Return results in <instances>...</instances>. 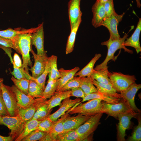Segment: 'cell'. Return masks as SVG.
<instances>
[{"label":"cell","mask_w":141,"mask_h":141,"mask_svg":"<svg viewBox=\"0 0 141 141\" xmlns=\"http://www.w3.org/2000/svg\"><path fill=\"white\" fill-rule=\"evenodd\" d=\"M80 79L79 87L84 91L86 95L98 91L91 81L90 76L81 77Z\"/></svg>","instance_id":"d6a6232c"},{"label":"cell","mask_w":141,"mask_h":141,"mask_svg":"<svg viewBox=\"0 0 141 141\" xmlns=\"http://www.w3.org/2000/svg\"><path fill=\"white\" fill-rule=\"evenodd\" d=\"M70 93L71 90L55 92L49 100H47L49 109L51 110L53 108L60 105L62 100L71 97Z\"/></svg>","instance_id":"cb8c5ba5"},{"label":"cell","mask_w":141,"mask_h":141,"mask_svg":"<svg viewBox=\"0 0 141 141\" xmlns=\"http://www.w3.org/2000/svg\"><path fill=\"white\" fill-rule=\"evenodd\" d=\"M91 9L93 14L91 21L92 25L95 28L101 26L102 22L106 17L103 4L96 1Z\"/></svg>","instance_id":"ac0fdd59"},{"label":"cell","mask_w":141,"mask_h":141,"mask_svg":"<svg viewBox=\"0 0 141 141\" xmlns=\"http://www.w3.org/2000/svg\"><path fill=\"white\" fill-rule=\"evenodd\" d=\"M3 79L2 78H0V91L1 90L2 87L3 85Z\"/></svg>","instance_id":"f907efd6"},{"label":"cell","mask_w":141,"mask_h":141,"mask_svg":"<svg viewBox=\"0 0 141 141\" xmlns=\"http://www.w3.org/2000/svg\"><path fill=\"white\" fill-rule=\"evenodd\" d=\"M101 56L100 54H96L89 63L81 70L77 72L74 77L78 76L81 77L90 76L94 70L93 67L95 64Z\"/></svg>","instance_id":"f1b7e54d"},{"label":"cell","mask_w":141,"mask_h":141,"mask_svg":"<svg viewBox=\"0 0 141 141\" xmlns=\"http://www.w3.org/2000/svg\"><path fill=\"white\" fill-rule=\"evenodd\" d=\"M58 85V79L56 80H48L43 92L42 98L45 99L50 98L56 92Z\"/></svg>","instance_id":"e575fe53"},{"label":"cell","mask_w":141,"mask_h":141,"mask_svg":"<svg viewBox=\"0 0 141 141\" xmlns=\"http://www.w3.org/2000/svg\"><path fill=\"white\" fill-rule=\"evenodd\" d=\"M45 100L42 97L37 98L36 101L28 107L20 108L18 115L23 122L26 123L32 119L39 105Z\"/></svg>","instance_id":"d6986e66"},{"label":"cell","mask_w":141,"mask_h":141,"mask_svg":"<svg viewBox=\"0 0 141 141\" xmlns=\"http://www.w3.org/2000/svg\"><path fill=\"white\" fill-rule=\"evenodd\" d=\"M124 13L118 15L115 12L109 17H105L101 24V26L106 27L110 33L109 38L112 40L118 39L120 38L118 30V26L125 14Z\"/></svg>","instance_id":"9c48e42d"},{"label":"cell","mask_w":141,"mask_h":141,"mask_svg":"<svg viewBox=\"0 0 141 141\" xmlns=\"http://www.w3.org/2000/svg\"><path fill=\"white\" fill-rule=\"evenodd\" d=\"M55 121H52L48 117L41 121L38 124L36 130L47 133L51 131Z\"/></svg>","instance_id":"60d3db41"},{"label":"cell","mask_w":141,"mask_h":141,"mask_svg":"<svg viewBox=\"0 0 141 141\" xmlns=\"http://www.w3.org/2000/svg\"><path fill=\"white\" fill-rule=\"evenodd\" d=\"M128 36V34L125 33L122 37H120L119 39L112 40L109 38L107 40L102 42L101 43L102 45H105L107 47V54L104 61L100 64L97 65L94 69L97 70L102 69L108 68L107 65L108 62L111 60L115 61L114 54L118 49H122L125 52L131 54H133V51L126 48L124 45V43Z\"/></svg>","instance_id":"6da1fadb"},{"label":"cell","mask_w":141,"mask_h":141,"mask_svg":"<svg viewBox=\"0 0 141 141\" xmlns=\"http://www.w3.org/2000/svg\"><path fill=\"white\" fill-rule=\"evenodd\" d=\"M47 100H45L40 104L32 119L41 121L50 114L52 109H49Z\"/></svg>","instance_id":"83f0119b"},{"label":"cell","mask_w":141,"mask_h":141,"mask_svg":"<svg viewBox=\"0 0 141 141\" xmlns=\"http://www.w3.org/2000/svg\"><path fill=\"white\" fill-rule=\"evenodd\" d=\"M81 16L82 15L80 16L74 26L70 30V32L68 38L66 48V54L71 53L74 50L76 34L82 21Z\"/></svg>","instance_id":"4316f807"},{"label":"cell","mask_w":141,"mask_h":141,"mask_svg":"<svg viewBox=\"0 0 141 141\" xmlns=\"http://www.w3.org/2000/svg\"><path fill=\"white\" fill-rule=\"evenodd\" d=\"M103 4L105 11L106 17H109L113 13L115 12L113 0H108Z\"/></svg>","instance_id":"f6af8a7d"},{"label":"cell","mask_w":141,"mask_h":141,"mask_svg":"<svg viewBox=\"0 0 141 141\" xmlns=\"http://www.w3.org/2000/svg\"><path fill=\"white\" fill-rule=\"evenodd\" d=\"M44 91L33 80H30L28 95L34 98L42 97Z\"/></svg>","instance_id":"8d00e7d4"},{"label":"cell","mask_w":141,"mask_h":141,"mask_svg":"<svg viewBox=\"0 0 141 141\" xmlns=\"http://www.w3.org/2000/svg\"><path fill=\"white\" fill-rule=\"evenodd\" d=\"M16 95L17 103L20 108H26L30 106L36 101L37 98H34L21 92L14 85L11 87Z\"/></svg>","instance_id":"ffe728a7"},{"label":"cell","mask_w":141,"mask_h":141,"mask_svg":"<svg viewBox=\"0 0 141 141\" xmlns=\"http://www.w3.org/2000/svg\"><path fill=\"white\" fill-rule=\"evenodd\" d=\"M138 115L129 113L121 114L118 116L119 122L116 125L117 141L125 140L126 131L130 127L131 119L136 118Z\"/></svg>","instance_id":"30bf717a"},{"label":"cell","mask_w":141,"mask_h":141,"mask_svg":"<svg viewBox=\"0 0 141 141\" xmlns=\"http://www.w3.org/2000/svg\"><path fill=\"white\" fill-rule=\"evenodd\" d=\"M37 28V27L29 29H23L22 30H20V28L14 30L9 28L5 30L0 31V36L13 40L19 34L32 33L36 31Z\"/></svg>","instance_id":"d4e9b609"},{"label":"cell","mask_w":141,"mask_h":141,"mask_svg":"<svg viewBox=\"0 0 141 141\" xmlns=\"http://www.w3.org/2000/svg\"><path fill=\"white\" fill-rule=\"evenodd\" d=\"M71 96L84 98L86 95L83 90L80 87H78L71 90Z\"/></svg>","instance_id":"bcb514c9"},{"label":"cell","mask_w":141,"mask_h":141,"mask_svg":"<svg viewBox=\"0 0 141 141\" xmlns=\"http://www.w3.org/2000/svg\"><path fill=\"white\" fill-rule=\"evenodd\" d=\"M103 114L98 113L91 115L84 123L76 129V131L80 136L82 141L93 133L100 124V120Z\"/></svg>","instance_id":"ba28073f"},{"label":"cell","mask_w":141,"mask_h":141,"mask_svg":"<svg viewBox=\"0 0 141 141\" xmlns=\"http://www.w3.org/2000/svg\"><path fill=\"white\" fill-rule=\"evenodd\" d=\"M138 119V124L134 128L131 135L127 139L128 141H140L141 140V120L140 117Z\"/></svg>","instance_id":"7bdbcfd3"},{"label":"cell","mask_w":141,"mask_h":141,"mask_svg":"<svg viewBox=\"0 0 141 141\" xmlns=\"http://www.w3.org/2000/svg\"><path fill=\"white\" fill-rule=\"evenodd\" d=\"M129 113L139 114L134 112L126 102L121 98L119 102L115 104L109 103L102 101L101 109L98 113H105L108 116L117 119L119 115Z\"/></svg>","instance_id":"3957f363"},{"label":"cell","mask_w":141,"mask_h":141,"mask_svg":"<svg viewBox=\"0 0 141 141\" xmlns=\"http://www.w3.org/2000/svg\"><path fill=\"white\" fill-rule=\"evenodd\" d=\"M91 80L98 91L109 96L120 99L122 98L120 93H118L111 84L101 83L91 77Z\"/></svg>","instance_id":"603a6c76"},{"label":"cell","mask_w":141,"mask_h":141,"mask_svg":"<svg viewBox=\"0 0 141 141\" xmlns=\"http://www.w3.org/2000/svg\"><path fill=\"white\" fill-rule=\"evenodd\" d=\"M108 0H97L96 1L99 2L100 3L103 4L107 1Z\"/></svg>","instance_id":"f5cc1de1"},{"label":"cell","mask_w":141,"mask_h":141,"mask_svg":"<svg viewBox=\"0 0 141 141\" xmlns=\"http://www.w3.org/2000/svg\"><path fill=\"white\" fill-rule=\"evenodd\" d=\"M37 130H36L29 134L22 139L21 141H40L47 133Z\"/></svg>","instance_id":"ab89813d"},{"label":"cell","mask_w":141,"mask_h":141,"mask_svg":"<svg viewBox=\"0 0 141 141\" xmlns=\"http://www.w3.org/2000/svg\"><path fill=\"white\" fill-rule=\"evenodd\" d=\"M26 123L17 115L14 116L0 115V125H4L10 130L9 135L15 140L20 134Z\"/></svg>","instance_id":"8992f818"},{"label":"cell","mask_w":141,"mask_h":141,"mask_svg":"<svg viewBox=\"0 0 141 141\" xmlns=\"http://www.w3.org/2000/svg\"><path fill=\"white\" fill-rule=\"evenodd\" d=\"M81 100L80 98L72 99L70 97L64 99L59 108L53 113L50 114L48 117L52 121L56 120L76 104H79Z\"/></svg>","instance_id":"5bb4252c"},{"label":"cell","mask_w":141,"mask_h":141,"mask_svg":"<svg viewBox=\"0 0 141 141\" xmlns=\"http://www.w3.org/2000/svg\"><path fill=\"white\" fill-rule=\"evenodd\" d=\"M69 115L66 113L59 119L55 121L50 131L47 133L40 141H56L57 135L64 131L63 122Z\"/></svg>","instance_id":"9a60e30c"},{"label":"cell","mask_w":141,"mask_h":141,"mask_svg":"<svg viewBox=\"0 0 141 141\" xmlns=\"http://www.w3.org/2000/svg\"><path fill=\"white\" fill-rule=\"evenodd\" d=\"M32 33L19 34L13 40L19 53L22 55L23 60L22 66L29 73L28 66H32L30 52L32 48L31 37Z\"/></svg>","instance_id":"7a4b0ae2"},{"label":"cell","mask_w":141,"mask_h":141,"mask_svg":"<svg viewBox=\"0 0 141 141\" xmlns=\"http://www.w3.org/2000/svg\"><path fill=\"white\" fill-rule=\"evenodd\" d=\"M108 68H103L97 70L94 69L90 77L99 83L107 84H111L108 76L109 72Z\"/></svg>","instance_id":"4dcf8cb0"},{"label":"cell","mask_w":141,"mask_h":141,"mask_svg":"<svg viewBox=\"0 0 141 141\" xmlns=\"http://www.w3.org/2000/svg\"><path fill=\"white\" fill-rule=\"evenodd\" d=\"M0 115L9 116L3 98L1 90L0 91Z\"/></svg>","instance_id":"7dc6e473"},{"label":"cell","mask_w":141,"mask_h":141,"mask_svg":"<svg viewBox=\"0 0 141 141\" xmlns=\"http://www.w3.org/2000/svg\"><path fill=\"white\" fill-rule=\"evenodd\" d=\"M80 1L70 0L68 3V14L70 30L74 26L80 16L82 15L80 7Z\"/></svg>","instance_id":"e0dca14e"},{"label":"cell","mask_w":141,"mask_h":141,"mask_svg":"<svg viewBox=\"0 0 141 141\" xmlns=\"http://www.w3.org/2000/svg\"><path fill=\"white\" fill-rule=\"evenodd\" d=\"M3 98L9 115L17 116L20 107L17 102L16 97L11 87L3 84L1 89Z\"/></svg>","instance_id":"52a82bcc"},{"label":"cell","mask_w":141,"mask_h":141,"mask_svg":"<svg viewBox=\"0 0 141 141\" xmlns=\"http://www.w3.org/2000/svg\"><path fill=\"white\" fill-rule=\"evenodd\" d=\"M91 116L78 114L76 116H68L63 122V131L77 128L86 121Z\"/></svg>","instance_id":"2e32d148"},{"label":"cell","mask_w":141,"mask_h":141,"mask_svg":"<svg viewBox=\"0 0 141 141\" xmlns=\"http://www.w3.org/2000/svg\"><path fill=\"white\" fill-rule=\"evenodd\" d=\"M30 52L33 55L34 63L30 70L32 73V78L36 79L40 76L44 71L48 57L47 55L41 56L38 55L34 52L32 48Z\"/></svg>","instance_id":"4fadbf2b"},{"label":"cell","mask_w":141,"mask_h":141,"mask_svg":"<svg viewBox=\"0 0 141 141\" xmlns=\"http://www.w3.org/2000/svg\"><path fill=\"white\" fill-rule=\"evenodd\" d=\"M141 88L140 84H137L135 83L120 92L122 98L126 102L134 112L138 114L140 113L141 111L136 106L134 99L136 93Z\"/></svg>","instance_id":"8fae6325"},{"label":"cell","mask_w":141,"mask_h":141,"mask_svg":"<svg viewBox=\"0 0 141 141\" xmlns=\"http://www.w3.org/2000/svg\"><path fill=\"white\" fill-rule=\"evenodd\" d=\"M13 71L11 73L15 78L17 79L25 78L30 80L31 79V76L26 71L22 66L18 68L13 65Z\"/></svg>","instance_id":"f35d334b"},{"label":"cell","mask_w":141,"mask_h":141,"mask_svg":"<svg viewBox=\"0 0 141 141\" xmlns=\"http://www.w3.org/2000/svg\"><path fill=\"white\" fill-rule=\"evenodd\" d=\"M94 99H99L106 102L112 104L119 102L121 99L108 96L98 91L86 95L80 102V103Z\"/></svg>","instance_id":"484cf974"},{"label":"cell","mask_w":141,"mask_h":141,"mask_svg":"<svg viewBox=\"0 0 141 141\" xmlns=\"http://www.w3.org/2000/svg\"><path fill=\"white\" fill-rule=\"evenodd\" d=\"M81 138L76 129L63 131L57 137L56 141H80Z\"/></svg>","instance_id":"f546056e"},{"label":"cell","mask_w":141,"mask_h":141,"mask_svg":"<svg viewBox=\"0 0 141 141\" xmlns=\"http://www.w3.org/2000/svg\"><path fill=\"white\" fill-rule=\"evenodd\" d=\"M50 63L49 57L47 59L46 66L44 71L39 77L36 79L32 78L44 91L45 87V81L47 75L48 74L50 70Z\"/></svg>","instance_id":"74e56055"},{"label":"cell","mask_w":141,"mask_h":141,"mask_svg":"<svg viewBox=\"0 0 141 141\" xmlns=\"http://www.w3.org/2000/svg\"><path fill=\"white\" fill-rule=\"evenodd\" d=\"M0 45L5 47L12 48L19 54L15 42L12 40L0 36Z\"/></svg>","instance_id":"ee69618b"},{"label":"cell","mask_w":141,"mask_h":141,"mask_svg":"<svg viewBox=\"0 0 141 141\" xmlns=\"http://www.w3.org/2000/svg\"><path fill=\"white\" fill-rule=\"evenodd\" d=\"M50 66L48 80H56L60 77L61 75L57 67V57L52 55L49 57Z\"/></svg>","instance_id":"836d02e7"},{"label":"cell","mask_w":141,"mask_h":141,"mask_svg":"<svg viewBox=\"0 0 141 141\" xmlns=\"http://www.w3.org/2000/svg\"><path fill=\"white\" fill-rule=\"evenodd\" d=\"M80 77H74L65 84L58 91H66L79 87L80 86Z\"/></svg>","instance_id":"b9f144b4"},{"label":"cell","mask_w":141,"mask_h":141,"mask_svg":"<svg viewBox=\"0 0 141 141\" xmlns=\"http://www.w3.org/2000/svg\"><path fill=\"white\" fill-rule=\"evenodd\" d=\"M136 1L137 7L138 8H140L141 6V4L140 3V0H136Z\"/></svg>","instance_id":"816d5d0a"},{"label":"cell","mask_w":141,"mask_h":141,"mask_svg":"<svg viewBox=\"0 0 141 141\" xmlns=\"http://www.w3.org/2000/svg\"><path fill=\"white\" fill-rule=\"evenodd\" d=\"M11 79L18 89L24 93L28 95L30 80L25 78L17 79L13 76Z\"/></svg>","instance_id":"d590c367"},{"label":"cell","mask_w":141,"mask_h":141,"mask_svg":"<svg viewBox=\"0 0 141 141\" xmlns=\"http://www.w3.org/2000/svg\"><path fill=\"white\" fill-rule=\"evenodd\" d=\"M141 31V18H139L137 25L131 36L127 38L124 43L125 46H130L134 48L137 54L141 51L139 37Z\"/></svg>","instance_id":"44dd1931"},{"label":"cell","mask_w":141,"mask_h":141,"mask_svg":"<svg viewBox=\"0 0 141 141\" xmlns=\"http://www.w3.org/2000/svg\"><path fill=\"white\" fill-rule=\"evenodd\" d=\"M41 121L35 119H31L27 122L20 134L14 141H21L22 139L30 133L36 130L38 124Z\"/></svg>","instance_id":"1f68e13d"},{"label":"cell","mask_w":141,"mask_h":141,"mask_svg":"<svg viewBox=\"0 0 141 141\" xmlns=\"http://www.w3.org/2000/svg\"><path fill=\"white\" fill-rule=\"evenodd\" d=\"M80 70L78 67L68 70H66L61 68L58 70L61 77L58 79V85L56 92L59 90L67 82L73 78L75 74Z\"/></svg>","instance_id":"7402d4cb"},{"label":"cell","mask_w":141,"mask_h":141,"mask_svg":"<svg viewBox=\"0 0 141 141\" xmlns=\"http://www.w3.org/2000/svg\"><path fill=\"white\" fill-rule=\"evenodd\" d=\"M37 30L32 33L31 44L35 46L37 51V54L41 56L47 55L44 47V34L43 23L39 24Z\"/></svg>","instance_id":"7c38bea8"},{"label":"cell","mask_w":141,"mask_h":141,"mask_svg":"<svg viewBox=\"0 0 141 141\" xmlns=\"http://www.w3.org/2000/svg\"><path fill=\"white\" fill-rule=\"evenodd\" d=\"M13 139L11 136H4L0 135V141H12Z\"/></svg>","instance_id":"681fc988"},{"label":"cell","mask_w":141,"mask_h":141,"mask_svg":"<svg viewBox=\"0 0 141 141\" xmlns=\"http://www.w3.org/2000/svg\"><path fill=\"white\" fill-rule=\"evenodd\" d=\"M13 61L11 62L13 65L16 67L19 68L22 66L21 60L18 55L16 53L14 54Z\"/></svg>","instance_id":"c3c4849f"},{"label":"cell","mask_w":141,"mask_h":141,"mask_svg":"<svg viewBox=\"0 0 141 141\" xmlns=\"http://www.w3.org/2000/svg\"><path fill=\"white\" fill-rule=\"evenodd\" d=\"M102 101L98 99L88 100L87 102L76 105L69 110L66 113L69 114H80L92 115L98 113L101 109Z\"/></svg>","instance_id":"277c9868"},{"label":"cell","mask_w":141,"mask_h":141,"mask_svg":"<svg viewBox=\"0 0 141 141\" xmlns=\"http://www.w3.org/2000/svg\"><path fill=\"white\" fill-rule=\"evenodd\" d=\"M108 76L111 85L117 92L125 90L136 83L137 80L134 75L124 74L120 72H109Z\"/></svg>","instance_id":"5b68a950"}]
</instances>
